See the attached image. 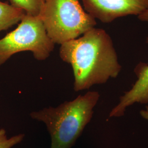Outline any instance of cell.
<instances>
[{
	"mask_svg": "<svg viewBox=\"0 0 148 148\" xmlns=\"http://www.w3.org/2000/svg\"><path fill=\"white\" fill-rule=\"evenodd\" d=\"M140 114L143 119L148 121V106H146L145 110H142L140 111Z\"/></svg>",
	"mask_w": 148,
	"mask_h": 148,
	"instance_id": "cell-11",
	"label": "cell"
},
{
	"mask_svg": "<svg viewBox=\"0 0 148 148\" xmlns=\"http://www.w3.org/2000/svg\"><path fill=\"white\" fill-rule=\"evenodd\" d=\"M147 42L148 43V37ZM134 71L137 80L130 90L121 96L119 103L110 111L109 117L122 116L127 108L134 104H148V64H139Z\"/></svg>",
	"mask_w": 148,
	"mask_h": 148,
	"instance_id": "cell-6",
	"label": "cell"
},
{
	"mask_svg": "<svg viewBox=\"0 0 148 148\" xmlns=\"http://www.w3.org/2000/svg\"><path fill=\"white\" fill-rule=\"evenodd\" d=\"M25 135L19 134L11 138L7 137V133L3 128L0 129V148H12L14 145L21 143Z\"/></svg>",
	"mask_w": 148,
	"mask_h": 148,
	"instance_id": "cell-9",
	"label": "cell"
},
{
	"mask_svg": "<svg viewBox=\"0 0 148 148\" xmlns=\"http://www.w3.org/2000/svg\"><path fill=\"white\" fill-rule=\"evenodd\" d=\"M138 18L141 21L148 22V10L138 16Z\"/></svg>",
	"mask_w": 148,
	"mask_h": 148,
	"instance_id": "cell-10",
	"label": "cell"
},
{
	"mask_svg": "<svg viewBox=\"0 0 148 148\" xmlns=\"http://www.w3.org/2000/svg\"><path fill=\"white\" fill-rule=\"evenodd\" d=\"M59 57L73 71L74 90H88L116 78L121 71L110 36L103 29L93 27L60 45Z\"/></svg>",
	"mask_w": 148,
	"mask_h": 148,
	"instance_id": "cell-1",
	"label": "cell"
},
{
	"mask_svg": "<svg viewBox=\"0 0 148 148\" xmlns=\"http://www.w3.org/2000/svg\"><path fill=\"white\" fill-rule=\"evenodd\" d=\"M54 45L40 16L25 14L15 30L0 39V66L14 54L25 51L31 52L37 60H45Z\"/></svg>",
	"mask_w": 148,
	"mask_h": 148,
	"instance_id": "cell-4",
	"label": "cell"
},
{
	"mask_svg": "<svg viewBox=\"0 0 148 148\" xmlns=\"http://www.w3.org/2000/svg\"><path fill=\"white\" fill-rule=\"evenodd\" d=\"M99 97L98 92L88 91L57 107L32 112L30 116L46 125L51 139L50 148H71L91 120Z\"/></svg>",
	"mask_w": 148,
	"mask_h": 148,
	"instance_id": "cell-2",
	"label": "cell"
},
{
	"mask_svg": "<svg viewBox=\"0 0 148 148\" xmlns=\"http://www.w3.org/2000/svg\"><path fill=\"white\" fill-rule=\"evenodd\" d=\"M39 16L55 44L77 38L97 24L79 0H45Z\"/></svg>",
	"mask_w": 148,
	"mask_h": 148,
	"instance_id": "cell-3",
	"label": "cell"
},
{
	"mask_svg": "<svg viewBox=\"0 0 148 148\" xmlns=\"http://www.w3.org/2000/svg\"><path fill=\"white\" fill-rule=\"evenodd\" d=\"M25 14L23 10L0 1V32L18 23Z\"/></svg>",
	"mask_w": 148,
	"mask_h": 148,
	"instance_id": "cell-7",
	"label": "cell"
},
{
	"mask_svg": "<svg viewBox=\"0 0 148 148\" xmlns=\"http://www.w3.org/2000/svg\"><path fill=\"white\" fill-rule=\"evenodd\" d=\"M14 7L21 10L26 14L38 16L45 0H7Z\"/></svg>",
	"mask_w": 148,
	"mask_h": 148,
	"instance_id": "cell-8",
	"label": "cell"
},
{
	"mask_svg": "<svg viewBox=\"0 0 148 148\" xmlns=\"http://www.w3.org/2000/svg\"><path fill=\"white\" fill-rule=\"evenodd\" d=\"M86 12L95 19L110 23L128 16H139L148 10V0H82Z\"/></svg>",
	"mask_w": 148,
	"mask_h": 148,
	"instance_id": "cell-5",
	"label": "cell"
}]
</instances>
